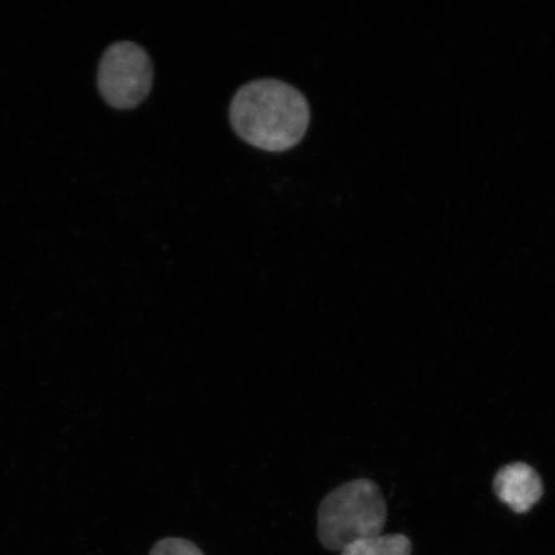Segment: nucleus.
<instances>
[{
    "label": "nucleus",
    "instance_id": "423d86ee",
    "mask_svg": "<svg viewBox=\"0 0 555 555\" xmlns=\"http://www.w3.org/2000/svg\"><path fill=\"white\" fill-rule=\"evenodd\" d=\"M149 555H205L197 544L183 538H166L152 546Z\"/></svg>",
    "mask_w": 555,
    "mask_h": 555
},
{
    "label": "nucleus",
    "instance_id": "7ed1b4c3",
    "mask_svg": "<svg viewBox=\"0 0 555 555\" xmlns=\"http://www.w3.org/2000/svg\"><path fill=\"white\" fill-rule=\"evenodd\" d=\"M154 65L141 46L119 41L107 48L99 68V89L111 107L130 109L147 99Z\"/></svg>",
    "mask_w": 555,
    "mask_h": 555
},
{
    "label": "nucleus",
    "instance_id": "39448f33",
    "mask_svg": "<svg viewBox=\"0 0 555 555\" xmlns=\"http://www.w3.org/2000/svg\"><path fill=\"white\" fill-rule=\"evenodd\" d=\"M411 539L401 533L358 540L344 547L339 555H412Z\"/></svg>",
    "mask_w": 555,
    "mask_h": 555
},
{
    "label": "nucleus",
    "instance_id": "f03ea898",
    "mask_svg": "<svg viewBox=\"0 0 555 555\" xmlns=\"http://www.w3.org/2000/svg\"><path fill=\"white\" fill-rule=\"evenodd\" d=\"M387 504L376 483L359 478L338 486L318 509V539L325 550L341 552L358 540L382 535Z\"/></svg>",
    "mask_w": 555,
    "mask_h": 555
},
{
    "label": "nucleus",
    "instance_id": "20e7f679",
    "mask_svg": "<svg viewBox=\"0 0 555 555\" xmlns=\"http://www.w3.org/2000/svg\"><path fill=\"white\" fill-rule=\"evenodd\" d=\"M494 491L499 501L518 515H524L543 498L544 486L535 469L518 462L498 472Z\"/></svg>",
    "mask_w": 555,
    "mask_h": 555
},
{
    "label": "nucleus",
    "instance_id": "f257e3e1",
    "mask_svg": "<svg viewBox=\"0 0 555 555\" xmlns=\"http://www.w3.org/2000/svg\"><path fill=\"white\" fill-rule=\"evenodd\" d=\"M229 114L243 141L268 152L295 147L310 122L309 103L300 90L274 79L243 86L235 93Z\"/></svg>",
    "mask_w": 555,
    "mask_h": 555
}]
</instances>
